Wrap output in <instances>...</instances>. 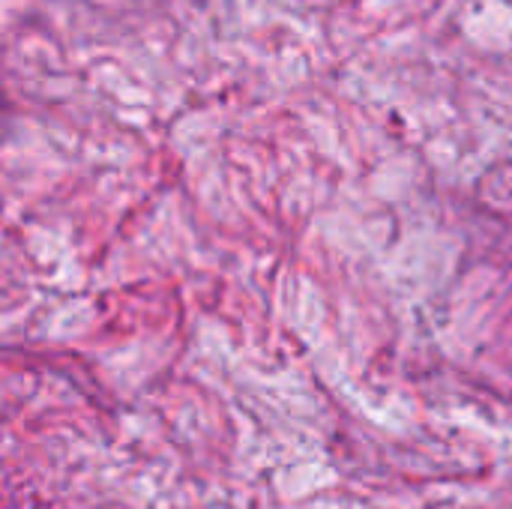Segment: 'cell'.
I'll return each instance as SVG.
<instances>
[]
</instances>
